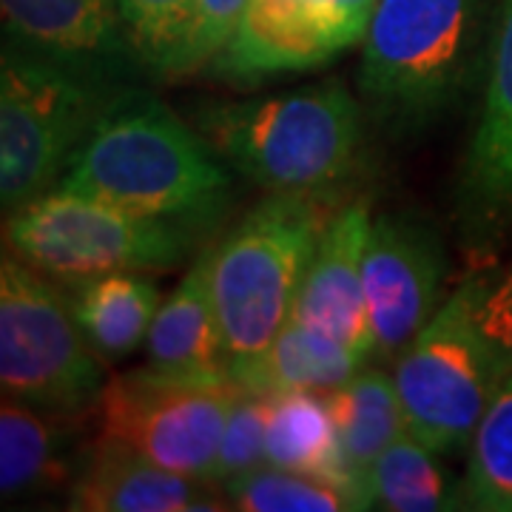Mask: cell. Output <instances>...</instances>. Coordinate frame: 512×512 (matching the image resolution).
<instances>
[{
	"instance_id": "cell-9",
	"label": "cell",
	"mask_w": 512,
	"mask_h": 512,
	"mask_svg": "<svg viewBox=\"0 0 512 512\" xmlns=\"http://www.w3.org/2000/svg\"><path fill=\"white\" fill-rule=\"evenodd\" d=\"M239 393L231 376H183L151 365L126 370L111 376L97 399L100 439L208 481Z\"/></svg>"
},
{
	"instance_id": "cell-22",
	"label": "cell",
	"mask_w": 512,
	"mask_h": 512,
	"mask_svg": "<svg viewBox=\"0 0 512 512\" xmlns=\"http://www.w3.org/2000/svg\"><path fill=\"white\" fill-rule=\"evenodd\" d=\"M370 507L387 512L458 510L464 507V487L441 467L439 453L404 433L373 467Z\"/></svg>"
},
{
	"instance_id": "cell-7",
	"label": "cell",
	"mask_w": 512,
	"mask_h": 512,
	"mask_svg": "<svg viewBox=\"0 0 512 512\" xmlns=\"http://www.w3.org/2000/svg\"><path fill=\"white\" fill-rule=\"evenodd\" d=\"M3 239L29 268L74 285L120 271L174 268L191 248L188 225L140 217L63 188L9 214Z\"/></svg>"
},
{
	"instance_id": "cell-26",
	"label": "cell",
	"mask_w": 512,
	"mask_h": 512,
	"mask_svg": "<svg viewBox=\"0 0 512 512\" xmlns=\"http://www.w3.org/2000/svg\"><path fill=\"white\" fill-rule=\"evenodd\" d=\"M268 416L271 396L265 393H239L228 413L222 430L217 461L211 470V484H228L231 478L245 476L265 464V441H268Z\"/></svg>"
},
{
	"instance_id": "cell-27",
	"label": "cell",
	"mask_w": 512,
	"mask_h": 512,
	"mask_svg": "<svg viewBox=\"0 0 512 512\" xmlns=\"http://www.w3.org/2000/svg\"><path fill=\"white\" fill-rule=\"evenodd\" d=\"M114 3L137 60L148 66V72L163 74L165 60L171 57L183 35L191 0H114Z\"/></svg>"
},
{
	"instance_id": "cell-10",
	"label": "cell",
	"mask_w": 512,
	"mask_h": 512,
	"mask_svg": "<svg viewBox=\"0 0 512 512\" xmlns=\"http://www.w3.org/2000/svg\"><path fill=\"white\" fill-rule=\"evenodd\" d=\"M379 0H251L208 72L259 83L319 69L362 43Z\"/></svg>"
},
{
	"instance_id": "cell-18",
	"label": "cell",
	"mask_w": 512,
	"mask_h": 512,
	"mask_svg": "<svg viewBox=\"0 0 512 512\" xmlns=\"http://www.w3.org/2000/svg\"><path fill=\"white\" fill-rule=\"evenodd\" d=\"M339 430L342 461L359 510L370 507V476L384 450L407 433L393 376L379 367H362L350 382L328 393Z\"/></svg>"
},
{
	"instance_id": "cell-2",
	"label": "cell",
	"mask_w": 512,
	"mask_h": 512,
	"mask_svg": "<svg viewBox=\"0 0 512 512\" xmlns=\"http://www.w3.org/2000/svg\"><path fill=\"white\" fill-rule=\"evenodd\" d=\"M484 40V0H379L359 60L367 117L399 137L439 123L476 89Z\"/></svg>"
},
{
	"instance_id": "cell-19",
	"label": "cell",
	"mask_w": 512,
	"mask_h": 512,
	"mask_svg": "<svg viewBox=\"0 0 512 512\" xmlns=\"http://www.w3.org/2000/svg\"><path fill=\"white\" fill-rule=\"evenodd\" d=\"M265 464L336 484L353 501V510H359L342 461L339 430L330 410L328 393L271 396Z\"/></svg>"
},
{
	"instance_id": "cell-13",
	"label": "cell",
	"mask_w": 512,
	"mask_h": 512,
	"mask_svg": "<svg viewBox=\"0 0 512 512\" xmlns=\"http://www.w3.org/2000/svg\"><path fill=\"white\" fill-rule=\"evenodd\" d=\"M6 43L109 83L128 43L114 0H0Z\"/></svg>"
},
{
	"instance_id": "cell-25",
	"label": "cell",
	"mask_w": 512,
	"mask_h": 512,
	"mask_svg": "<svg viewBox=\"0 0 512 512\" xmlns=\"http://www.w3.org/2000/svg\"><path fill=\"white\" fill-rule=\"evenodd\" d=\"M251 0H191L183 35L177 40L171 57L165 60V80H183L202 72L214 63L237 32L239 20Z\"/></svg>"
},
{
	"instance_id": "cell-3",
	"label": "cell",
	"mask_w": 512,
	"mask_h": 512,
	"mask_svg": "<svg viewBox=\"0 0 512 512\" xmlns=\"http://www.w3.org/2000/svg\"><path fill=\"white\" fill-rule=\"evenodd\" d=\"M197 128L225 163L268 194H322L362 148V106L342 80L288 94L214 103Z\"/></svg>"
},
{
	"instance_id": "cell-21",
	"label": "cell",
	"mask_w": 512,
	"mask_h": 512,
	"mask_svg": "<svg viewBox=\"0 0 512 512\" xmlns=\"http://www.w3.org/2000/svg\"><path fill=\"white\" fill-rule=\"evenodd\" d=\"M72 421L3 396L0 407V493L3 501L46 490L69 476L66 444Z\"/></svg>"
},
{
	"instance_id": "cell-23",
	"label": "cell",
	"mask_w": 512,
	"mask_h": 512,
	"mask_svg": "<svg viewBox=\"0 0 512 512\" xmlns=\"http://www.w3.org/2000/svg\"><path fill=\"white\" fill-rule=\"evenodd\" d=\"M467 456L464 507L512 512V373L478 421Z\"/></svg>"
},
{
	"instance_id": "cell-20",
	"label": "cell",
	"mask_w": 512,
	"mask_h": 512,
	"mask_svg": "<svg viewBox=\"0 0 512 512\" xmlns=\"http://www.w3.org/2000/svg\"><path fill=\"white\" fill-rule=\"evenodd\" d=\"M69 305L94 353L103 362H114L148 339L160 308V291L146 276L120 271L80 282Z\"/></svg>"
},
{
	"instance_id": "cell-16",
	"label": "cell",
	"mask_w": 512,
	"mask_h": 512,
	"mask_svg": "<svg viewBox=\"0 0 512 512\" xmlns=\"http://www.w3.org/2000/svg\"><path fill=\"white\" fill-rule=\"evenodd\" d=\"M365 365L356 350L291 316L268 348L228 367V376L245 393H333Z\"/></svg>"
},
{
	"instance_id": "cell-15",
	"label": "cell",
	"mask_w": 512,
	"mask_h": 512,
	"mask_svg": "<svg viewBox=\"0 0 512 512\" xmlns=\"http://www.w3.org/2000/svg\"><path fill=\"white\" fill-rule=\"evenodd\" d=\"M66 507L80 512L231 510L208 481L180 476L103 439L80 458Z\"/></svg>"
},
{
	"instance_id": "cell-28",
	"label": "cell",
	"mask_w": 512,
	"mask_h": 512,
	"mask_svg": "<svg viewBox=\"0 0 512 512\" xmlns=\"http://www.w3.org/2000/svg\"><path fill=\"white\" fill-rule=\"evenodd\" d=\"M478 319H481V328L487 330V336L512 365V265L501 276L484 274Z\"/></svg>"
},
{
	"instance_id": "cell-14",
	"label": "cell",
	"mask_w": 512,
	"mask_h": 512,
	"mask_svg": "<svg viewBox=\"0 0 512 512\" xmlns=\"http://www.w3.org/2000/svg\"><path fill=\"white\" fill-rule=\"evenodd\" d=\"M370 205L359 200L333 214L299 288L293 319L373 356V333L365 299V248L370 237Z\"/></svg>"
},
{
	"instance_id": "cell-4",
	"label": "cell",
	"mask_w": 512,
	"mask_h": 512,
	"mask_svg": "<svg viewBox=\"0 0 512 512\" xmlns=\"http://www.w3.org/2000/svg\"><path fill=\"white\" fill-rule=\"evenodd\" d=\"M325 194H268L208 254L228 367L254 359L288 325L313 254L333 220Z\"/></svg>"
},
{
	"instance_id": "cell-17",
	"label": "cell",
	"mask_w": 512,
	"mask_h": 512,
	"mask_svg": "<svg viewBox=\"0 0 512 512\" xmlns=\"http://www.w3.org/2000/svg\"><path fill=\"white\" fill-rule=\"evenodd\" d=\"M148 365L183 376H228V350L208 279V254L180 279L146 339Z\"/></svg>"
},
{
	"instance_id": "cell-11",
	"label": "cell",
	"mask_w": 512,
	"mask_h": 512,
	"mask_svg": "<svg viewBox=\"0 0 512 512\" xmlns=\"http://www.w3.org/2000/svg\"><path fill=\"white\" fill-rule=\"evenodd\" d=\"M447 251L427 222L382 214L365 248V299L373 356L399 359L441 308Z\"/></svg>"
},
{
	"instance_id": "cell-8",
	"label": "cell",
	"mask_w": 512,
	"mask_h": 512,
	"mask_svg": "<svg viewBox=\"0 0 512 512\" xmlns=\"http://www.w3.org/2000/svg\"><path fill=\"white\" fill-rule=\"evenodd\" d=\"M106 365L77 328L66 296L15 254L0 262V387L3 396L77 419L97 407Z\"/></svg>"
},
{
	"instance_id": "cell-5",
	"label": "cell",
	"mask_w": 512,
	"mask_h": 512,
	"mask_svg": "<svg viewBox=\"0 0 512 512\" xmlns=\"http://www.w3.org/2000/svg\"><path fill=\"white\" fill-rule=\"evenodd\" d=\"M484 274H470L396 359L404 427L439 456L470 447L478 421L512 373L478 319Z\"/></svg>"
},
{
	"instance_id": "cell-24",
	"label": "cell",
	"mask_w": 512,
	"mask_h": 512,
	"mask_svg": "<svg viewBox=\"0 0 512 512\" xmlns=\"http://www.w3.org/2000/svg\"><path fill=\"white\" fill-rule=\"evenodd\" d=\"M231 510L245 512H342L353 510V501L336 484L322 478L293 473L262 464L245 476L222 484Z\"/></svg>"
},
{
	"instance_id": "cell-12",
	"label": "cell",
	"mask_w": 512,
	"mask_h": 512,
	"mask_svg": "<svg viewBox=\"0 0 512 512\" xmlns=\"http://www.w3.org/2000/svg\"><path fill=\"white\" fill-rule=\"evenodd\" d=\"M461 237L487 254L512 225V0H501L487 49L476 131L456 188Z\"/></svg>"
},
{
	"instance_id": "cell-6",
	"label": "cell",
	"mask_w": 512,
	"mask_h": 512,
	"mask_svg": "<svg viewBox=\"0 0 512 512\" xmlns=\"http://www.w3.org/2000/svg\"><path fill=\"white\" fill-rule=\"evenodd\" d=\"M114 94L97 77L3 43L0 205L6 217L57 188Z\"/></svg>"
},
{
	"instance_id": "cell-1",
	"label": "cell",
	"mask_w": 512,
	"mask_h": 512,
	"mask_svg": "<svg viewBox=\"0 0 512 512\" xmlns=\"http://www.w3.org/2000/svg\"><path fill=\"white\" fill-rule=\"evenodd\" d=\"M225 165L157 94L128 89L106 103L57 188L191 228L214 220L231 197Z\"/></svg>"
}]
</instances>
